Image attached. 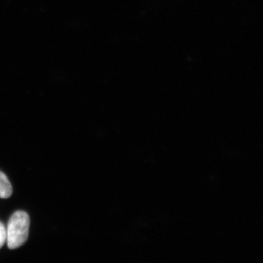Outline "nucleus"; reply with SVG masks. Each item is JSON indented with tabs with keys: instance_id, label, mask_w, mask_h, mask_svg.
<instances>
[{
	"instance_id": "obj_1",
	"label": "nucleus",
	"mask_w": 263,
	"mask_h": 263,
	"mask_svg": "<svg viewBox=\"0 0 263 263\" xmlns=\"http://www.w3.org/2000/svg\"><path fill=\"white\" fill-rule=\"evenodd\" d=\"M28 214L22 211L15 212L10 217L6 229L7 245L8 248H18L27 241L29 230Z\"/></svg>"
},
{
	"instance_id": "obj_2",
	"label": "nucleus",
	"mask_w": 263,
	"mask_h": 263,
	"mask_svg": "<svg viewBox=\"0 0 263 263\" xmlns=\"http://www.w3.org/2000/svg\"><path fill=\"white\" fill-rule=\"evenodd\" d=\"M13 193L11 184L6 175L0 171V197L3 199L8 198Z\"/></svg>"
},
{
	"instance_id": "obj_3",
	"label": "nucleus",
	"mask_w": 263,
	"mask_h": 263,
	"mask_svg": "<svg viewBox=\"0 0 263 263\" xmlns=\"http://www.w3.org/2000/svg\"><path fill=\"white\" fill-rule=\"evenodd\" d=\"M7 235L6 228H5L4 224L0 222V248L6 243Z\"/></svg>"
}]
</instances>
